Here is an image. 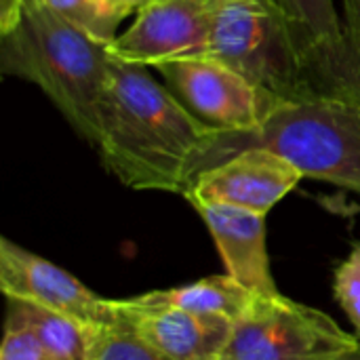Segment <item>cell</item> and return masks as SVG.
Masks as SVG:
<instances>
[{
    "instance_id": "17",
    "label": "cell",
    "mask_w": 360,
    "mask_h": 360,
    "mask_svg": "<svg viewBox=\"0 0 360 360\" xmlns=\"http://www.w3.org/2000/svg\"><path fill=\"white\" fill-rule=\"evenodd\" d=\"M333 293L360 340V243H356L348 257L338 266L333 276Z\"/></svg>"
},
{
    "instance_id": "13",
    "label": "cell",
    "mask_w": 360,
    "mask_h": 360,
    "mask_svg": "<svg viewBox=\"0 0 360 360\" xmlns=\"http://www.w3.org/2000/svg\"><path fill=\"white\" fill-rule=\"evenodd\" d=\"M146 304H160V306H175L196 314L209 316H224L236 323L240 316L249 312L257 293L249 291L230 274L207 276L190 285L171 287V289H156L141 295H135Z\"/></svg>"
},
{
    "instance_id": "8",
    "label": "cell",
    "mask_w": 360,
    "mask_h": 360,
    "mask_svg": "<svg viewBox=\"0 0 360 360\" xmlns=\"http://www.w3.org/2000/svg\"><path fill=\"white\" fill-rule=\"evenodd\" d=\"M0 289L4 297L38 304L86 329L116 321L112 300L97 295L68 270L6 236L0 238Z\"/></svg>"
},
{
    "instance_id": "15",
    "label": "cell",
    "mask_w": 360,
    "mask_h": 360,
    "mask_svg": "<svg viewBox=\"0 0 360 360\" xmlns=\"http://www.w3.org/2000/svg\"><path fill=\"white\" fill-rule=\"evenodd\" d=\"M114 304V302H112ZM116 310V308H114ZM84 360H171L116 312V321L86 329Z\"/></svg>"
},
{
    "instance_id": "10",
    "label": "cell",
    "mask_w": 360,
    "mask_h": 360,
    "mask_svg": "<svg viewBox=\"0 0 360 360\" xmlns=\"http://www.w3.org/2000/svg\"><path fill=\"white\" fill-rule=\"evenodd\" d=\"M118 316L171 360H221L234 323L141 300H112Z\"/></svg>"
},
{
    "instance_id": "7",
    "label": "cell",
    "mask_w": 360,
    "mask_h": 360,
    "mask_svg": "<svg viewBox=\"0 0 360 360\" xmlns=\"http://www.w3.org/2000/svg\"><path fill=\"white\" fill-rule=\"evenodd\" d=\"M211 19V0H150L135 13L131 27L108 44V53L116 61L141 68L207 57Z\"/></svg>"
},
{
    "instance_id": "16",
    "label": "cell",
    "mask_w": 360,
    "mask_h": 360,
    "mask_svg": "<svg viewBox=\"0 0 360 360\" xmlns=\"http://www.w3.org/2000/svg\"><path fill=\"white\" fill-rule=\"evenodd\" d=\"M59 17L89 34L93 40L110 44L118 34V25L127 19L110 0H42Z\"/></svg>"
},
{
    "instance_id": "14",
    "label": "cell",
    "mask_w": 360,
    "mask_h": 360,
    "mask_svg": "<svg viewBox=\"0 0 360 360\" xmlns=\"http://www.w3.org/2000/svg\"><path fill=\"white\" fill-rule=\"evenodd\" d=\"M4 300H6L4 325L19 327L32 333L53 360H84L86 327L72 321L70 316H63L38 304L15 300V297H4Z\"/></svg>"
},
{
    "instance_id": "4",
    "label": "cell",
    "mask_w": 360,
    "mask_h": 360,
    "mask_svg": "<svg viewBox=\"0 0 360 360\" xmlns=\"http://www.w3.org/2000/svg\"><path fill=\"white\" fill-rule=\"evenodd\" d=\"M207 57L234 68L249 82L283 101L327 95L287 15L272 0H211Z\"/></svg>"
},
{
    "instance_id": "19",
    "label": "cell",
    "mask_w": 360,
    "mask_h": 360,
    "mask_svg": "<svg viewBox=\"0 0 360 360\" xmlns=\"http://www.w3.org/2000/svg\"><path fill=\"white\" fill-rule=\"evenodd\" d=\"M0 360H53L46 350L38 344V340L25 329L4 325Z\"/></svg>"
},
{
    "instance_id": "11",
    "label": "cell",
    "mask_w": 360,
    "mask_h": 360,
    "mask_svg": "<svg viewBox=\"0 0 360 360\" xmlns=\"http://www.w3.org/2000/svg\"><path fill=\"white\" fill-rule=\"evenodd\" d=\"M192 207L209 228L226 274L257 295L281 293L270 268L264 213L217 202H192Z\"/></svg>"
},
{
    "instance_id": "1",
    "label": "cell",
    "mask_w": 360,
    "mask_h": 360,
    "mask_svg": "<svg viewBox=\"0 0 360 360\" xmlns=\"http://www.w3.org/2000/svg\"><path fill=\"white\" fill-rule=\"evenodd\" d=\"M219 137L148 68L110 57L95 150L131 190L186 194Z\"/></svg>"
},
{
    "instance_id": "9",
    "label": "cell",
    "mask_w": 360,
    "mask_h": 360,
    "mask_svg": "<svg viewBox=\"0 0 360 360\" xmlns=\"http://www.w3.org/2000/svg\"><path fill=\"white\" fill-rule=\"evenodd\" d=\"M304 179L302 171L268 148H247L200 173L184 198L268 215Z\"/></svg>"
},
{
    "instance_id": "5",
    "label": "cell",
    "mask_w": 360,
    "mask_h": 360,
    "mask_svg": "<svg viewBox=\"0 0 360 360\" xmlns=\"http://www.w3.org/2000/svg\"><path fill=\"white\" fill-rule=\"evenodd\" d=\"M359 344L323 310L283 293L257 295L234 323L221 360H340Z\"/></svg>"
},
{
    "instance_id": "2",
    "label": "cell",
    "mask_w": 360,
    "mask_h": 360,
    "mask_svg": "<svg viewBox=\"0 0 360 360\" xmlns=\"http://www.w3.org/2000/svg\"><path fill=\"white\" fill-rule=\"evenodd\" d=\"M110 68L108 44L42 0H0V70L36 84L93 148Z\"/></svg>"
},
{
    "instance_id": "3",
    "label": "cell",
    "mask_w": 360,
    "mask_h": 360,
    "mask_svg": "<svg viewBox=\"0 0 360 360\" xmlns=\"http://www.w3.org/2000/svg\"><path fill=\"white\" fill-rule=\"evenodd\" d=\"M247 148H268L304 177L360 194V99L319 95L285 101L253 131L219 129L200 173Z\"/></svg>"
},
{
    "instance_id": "6",
    "label": "cell",
    "mask_w": 360,
    "mask_h": 360,
    "mask_svg": "<svg viewBox=\"0 0 360 360\" xmlns=\"http://www.w3.org/2000/svg\"><path fill=\"white\" fill-rule=\"evenodd\" d=\"M154 70L198 118L221 131H253L285 103L215 57L177 59Z\"/></svg>"
},
{
    "instance_id": "21",
    "label": "cell",
    "mask_w": 360,
    "mask_h": 360,
    "mask_svg": "<svg viewBox=\"0 0 360 360\" xmlns=\"http://www.w3.org/2000/svg\"><path fill=\"white\" fill-rule=\"evenodd\" d=\"M340 360H360V344L354 348V350H352V352H348L346 356H342Z\"/></svg>"
},
{
    "instance_id": "20",
    "label": "cell",
    "mask_w": 360,
    "mask_h": 360,
    "mask_svg": "<svg viewBox=\"0 0 360 360\" xmlns=\"http://www.w3.org/2000/svg\"><path fill=\"white\" fill-rule=\"evenodd\" d=\"M118 11H122L127 17L129 15H133V13H137L143 4H148L150 0H110Z\"/></svg>"
},
{
    "instance_id": "18",
    "label": "cell",
    "mask_w": 360,
    "mask_h": 360,
    "mask_svg": "<svg viewBox=\"0 0 360 360\" xmlns=\"http://www.w3.org/2000/svg\"><path fill=\"white\" fill-rule=\"evenodd\" d=\"M344 15V76H346V91L350 97L360 99V0H342Z\"/></svg>"
},
{
    "instance_id": "12",
    "label": "cell",
    "mask_w": 360,
    "mask_h": 360,
    "mask_svg": "<svg viewBox=\"0 0 360 360\" xmlns=\"http://www.w3.org/2000/svg\"><path fill=\"white\" fill-rule=\"evenodd\" d=\"M291 21L327 95L350 97L344 76V25L333 0H272Z\"/></svg>"
}]
</instances>
